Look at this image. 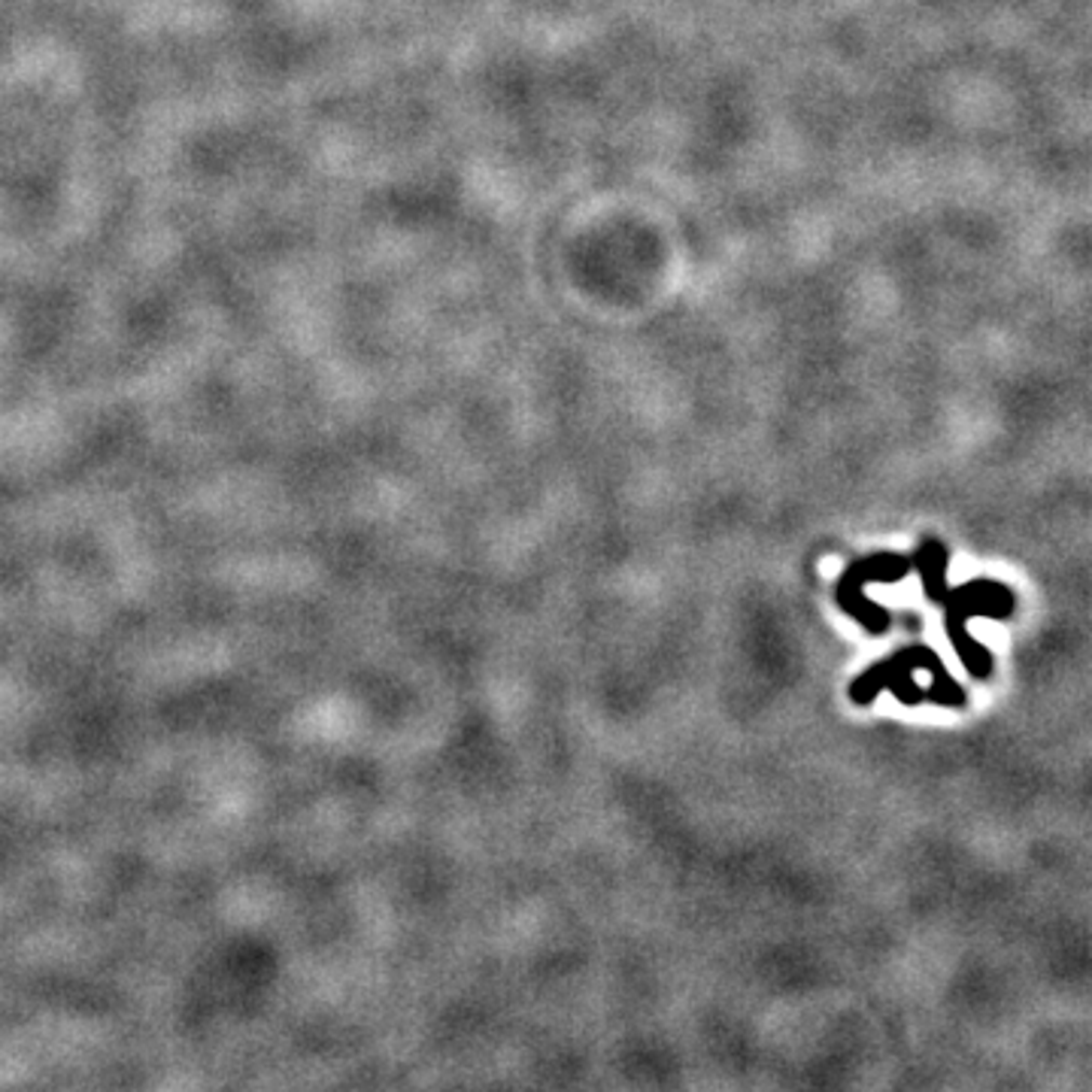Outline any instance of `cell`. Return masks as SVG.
<instances>
[{
    "label": "cell",
    "instance_id": "obj_1",
    "mask_svg": "<svg viewBox=\"0 0 1092 1092\" xmlns=\"http://www.w3.org/2000/svg\"><path fill=\"white\" fill-rule=\"evenodd\" d=\"M883 689L907 707L932 702L937 707H966V689L953 680L941 655L929 647H905L862 671L850 687L853 704H871Z\"/></svg>",
    "mask_w": 1092,
    "mask_h": 1092
},
{
    "label": "cell",
    "instance_id": "obj_2",
    "mask_svg": "<svg viewBox=\"0 0 1092 1092\" xmlns=\"http://www.w3.org/2000/svg\"><path fill=\"white\" fill-rule=\"evenodd\" d=\"M935 604L944 608V625H947V638H950L953 650L959 655V662L966 665V671L974 680H989L993 677V653L983 647L981 640L971 638L968 623L974 616H986V620H1011L1016 610L1014 592L999 583V580H968L956 589H944L937 595Z\"/></svg>",
    "mask_w": 1092,
    "mask_h": 1092
},
{
    "label": "cell",
    "instance_id": "obj_3",
    "mask_svg": "<svg viewBox=\"0 0 1092 1092\" xmlns=\"http://www.w3.org/2000/svg\"><path fill=\"white\" fill-rule=\"evenodd\" d=\"M914 571V556L905 552H874L858 562L847 564V571L838 580V604L843 613H850L868 635H887L890 628V610L880 608L868 595L862 592L865 583H895Z\"/></svg>",
    "mask_w": 1092,
    "mask_h": 1092
}]
</instances>
